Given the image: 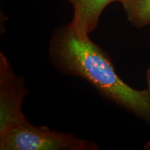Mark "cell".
Here are the masks:
<instances>
[{"label":"cell","mask_w":150,"mask_h":150,"mask_svg":"<svg viewBox=\"0 0 150 150\" xmlns=\"http://www.w3.org/2000/svg\"><path fill=\"white\" fill-rule=\"evenodd\" d=\"M50 59L65 75L79 76L89 82L104 98L136 115L150 126V94L123 81L105 52L89 37L76 34L70 24L54 31Z\"/></svg>","instance_id":"obj_1"},{"label":"cell","mask_w":150,"mask_h":150,"mask_svg":"<svg viewBox=\"0 0 150 150\" xmlns=\"http://www.w3.org/2000/svg\"><path fill=\"white\" fill-rule=\"evenodd\" d=\"M147 90L150 94V67L147 71Z\"/></svg>","instance_id":"obj_5"},{"label":"cell","mask_w":150,"mask_h":150,"mask_svg":"<svg viewBox=\"0 0 150 150\" xmlns=\"http://www.w3.org/2000/svg\"><path fill=\"white\" fill-rule=\"evenodd\" d=\"M145 149L147 150H150V141L147 142L145 146Z\"/></svg>","instance_id":"obj_6"},{"label":"cell","mask_w":150,"mask_h":150,"mask_svg":"<svg viewBox=\"0 0 150 150\" xmlns=\"http://www.w3.org/2000/svg\"><path fill=\"white\" fill-rule=\"evenodd\" d=\"M127 20L137 28L150 24V0H121Z\"/></svg>","instance_id":"obj_4"},{"label":"cell","mask_w":150,"mask_h":150,"mask_svg":"<svg viewBox=\"0 0 150 150\" xmlns=\"http://www.w3.org/2000/svg\"><path fill=\"white\" fill-rule=\"evenodd\" d=\"M73 8L70 26L81 37H89L96 29L101 14L112 2L121 0H68Z\"/></svg>","instance_id":"obj_3"},{"label":"cell","mask_w":150,"mask_h":150,"mask_svg":"<svg viewBox=\"0 0 150 150\" xmlns=\"http://www.w3.org/2000/svg\"><path fill=\"white\" fill-rule=\"evenodd\" d=\"M27 93L23 81L13 72L7 58L0 54V149H99L94 142L32 125L22 110Z\"/></svg>","instance_id":"obj_2"}]
</instances>
